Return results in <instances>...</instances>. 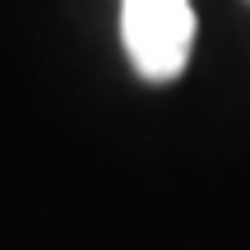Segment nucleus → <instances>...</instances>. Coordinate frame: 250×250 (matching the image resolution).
Masks as SVG:
<instances>
[{
  "instance_id": "1",
  "label": "nucleus",
  "mask_w": 250,
  "mask_h": 250,
  "mask_svg": "<svg viewBox=\"0 0 250 250\" xmlns=\"http://www.w3.org/2000/svg\"><path fill=\"white\" fill-rule=\"evenodd\" d=\"M121 37L134 70L148 83H167L190 61L195 9L190 0H121Z\"/></svg>"
}]
</instances>
